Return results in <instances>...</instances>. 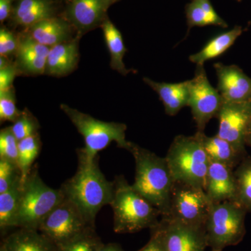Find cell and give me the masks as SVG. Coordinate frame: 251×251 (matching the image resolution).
Listing matches in <instances>:
<instances>
[{
	"instance_id": "obj_38",
	"label": "cell",
	"mask_w": 251,
	"mask_h": 251,
	"mask_svg": "<svg viewBox=\"0 0 251 251\" xmlns=\"http://www.w3.org/2000/svg\"><path fill=\"white\" fill-rule=\"evenodd\" d=\"M137 251H165L156 234L151 232V237L146 245Z\"/></svg>"
},
{
	"instance_id": "obj_26",
	"label": "cell",
	"mask_w": 251,
	"mask_h": 251,
	"mask_svg": "<svg viewBox=\"0 0 251 251\" xmlns=\"http://www.w3.org/2000/svg\"><path fill=\"white\" fill-rule=\"evenodd\" d=\"M236 196L233 202L251 211V156H247L234 169Z\"/></svg>"
},
{
	"instance_id": "obj_19",
	"label": "cell",
	"mask_w": 251,
	"mask_h": 251,
	"mask_svg": "<svg viewBox=\"0 0 251 251\" xmlns=\"http://www.w3.org/2000/svg\"><path fill=\"white\" fill-rule=\"evenodd\" d=\"M77 36L72 40L52 46L48 55L45 74L54 77H64L76 69L79 61V39Z\"/></svg>"
},
{
	"instance_id": "obj_36",
	"label": "cell",
	"mask_w": 251,
	"mask_h": 251,
	"mask_svg": "<svg viewBox=\"0 0 251 251\" xmlns=\"http://www.w3.org/2000/svg\"><path fill=\"white\" fill-rule=\"evenodd\" d=\"M196 1L211 18V21L214 23V25L219 26L223 28L228 27L227 23L222 18L220 17L219 14L216 12L211 4L210 0H196Z\"/></svg>"
},
{
	"instance_id": "obj_29",
	"label": "cell",
	"mask_w": 251,
	"mask_h": 251,
	"mask_svg": "<svg viewBox=\"0 0 251 251\" xmlns=\"http://www.w3.org/2000/svg\"><path fill=\"white\" fill-rule=\"evenodd\" d=\"M15 136L18 141L39 133L40 125L32 113L27 108L23 110L21 116L11 126Z\"/></svg>"
},
{
	"instance_id": "obj_4",
	"label": "cell",
	"mask_w": 251,
	"mask_h": 251,
	"mask_svg": "<svg viewBox=\"0 0 251 251\" xmlns=\"http://www.w3.org/2000/svg\"><path fill=\"white\" fill-rule=\"evenodd\" d=\"M22 184L16 216V228L39 230L44 219L65 196L61 188H50L43 181L37 164L32 167Z\"/></svg>"
},
{
	"instance_id": "obj_10",
	"label": "cell",
	"mask_w": 251,
	"mask_h": 251,
	"mask_svg": "<svg viewBox=\"0 0 251 251\" xmlns=\"http://www.w3.org/2000/svg\"><path fill=\"white\" fill-rule=\"evenodd\" d=\"M188 82V106L191 109L198 131L204 132L208 122L213 117H217L225 100L208 80L204 66H197L194 77Z\"/></svg>"
},
{
	"instance_id": "obj_15",
	"label": "cell",
	"mask_w": 251,
	"mask_h": 251,
	"mask_svg": "<svg viewBox=\"0 0 251 251\" xmlns=\"http://www.w3.org/2000/svg\"><path fill=\"white\" fill-rule=\"evenodd\" d=\"M214 67L218 77L217 90L225 101L251 100V78L240 68L219 62Z\"/></svg>"
},
{
	"instance_id": "obj_2",
	"label": "cell",
	"mask_w": 251,
	"mask_h": 251,
	"mask_svg": "<svg viewBox=\"0 0 251 251\" xmlns=\"http://www.w3.org/2000/svg\"><path fill=\"white\" fill-rule=\"evenodd\" d=\"M128 151L135 163L132 186L160 211L161 216H168L175 181L166 157L158 156L132 142Z\"/></svg>"
},
{
	"instance_id": "obj_28",
	"label": "cell",
	"mask_w": 251,
	"mask_h": 251,
	"mask_svg": "<svg viewBox=\"0 0 251 251\" xmlns=\"http://www.w3.org/2000/svg\"><path fill=\"white\" fill-rule=\"evenodd\" d=\"M103 244L95 228H92L57 248V251H99Z\"/></svg>"
},
{
	"instance_id": "obj_40",
	"label": "cell",
	"mask_w": 251,
	"mask_h": 251,
	"mask_svg": "<svg viewBox=\"0 0 251 251\" xmlns=\"http://www.w3.org/2000/svg\"><path fill=\"white\" fill-rule=\"evenodd\" d=\"M245 143L246 145L251 147V120L249 126H248L247 132H246Z\"/></svg>"
},
{
	"instance_id": "obj_44",
	"label": "cell",
	"mask_w": 251,
	"mask_h": 251,
	"mask_svg": "<svg viewBox=\"0 0 251 251\" xmlns=\"http://www.w3.org/2000/svg\"><path fill=\"white\" fill-rule=\"evenodd\" d=\"M211 251H219L211 250Z\"/></svg>"
},
{
	"instance_id": "obj_43",
	"label": "cell",
	"mask_w": 251,
	"mask_h": 251,
	"mask_svg": "<svg viewBox=\"0 0 251 251\" xmlns=\"http://www.w3.org/2000/svg\"><path fill=\"white\" fill-rule=\"evenodd\" d=\"M236 1H240L241 0H236Z\"/></svg>"
},
{
	"instance_id": "obj_3",
	"label": "cell",
	"mask_w": 251,
	"mask_h": 251,
	"mask_svg": "<svg viewBox=\"0 0 251 251\" xmlns=\"http://www.w3.org/2000/svg\"><path fill=\"white\" fill-rule=\"evenodd\" d=\"M113 230L118 234L135 233L151 229L159 223L161 212L130 185L123 175L113 181Z\"/></svg>"
},
{
	"instance_id": "obj_22",
	"label": "cell",
	"mask_w": 251,
	"mask_h": 251,
	"mask_svg": "<svg viewBox=\"0 0 251 251\" xmlns=\"http://www.w3.org/2000/svg\"><path fill=\"white\" fill-rule=\"evenodd\" d=\"M201 133L203 148L211 162H216L234 170L245 157L239 153L228 141L217 134L207 136L204 132Z\"/></svg>"
},
{
	"instance_id": "obj_7",
	"label": "cell",
	"mask_w": 251,
	"mask_h": 251,
	"mask_svg": "<svg viewBox=\"0 0 251 251\" xmlns=\"http://www.w3.org/2000/svg\"><path fill=\"white\" fill-rule=\"evenodd\" d=\"M247 212L233 201L212 203L205 224L207 247L222 251L242 242L246 234Z\"/></svg>"
},
{
	"instance_id": "obj_16",
	"label": "cell",
	"mask_w": 251,
	"mask_h": 251,
	"mask_svg": "<svg viewBox=\"0 0 251 251\" xmlns=\"http://www.w3.org/2000/svg\"><path fill=\"white\" fill-rule=\"evenodd\" d=\"M20 37L19 46L15 55V63L20 74L29 76L45 74L50 48L39 44L24 31Z\"/></svg>"
},
{
	"instance_id": "obj_25",
	"label": "cell",
	"mask_w": 251,
	"mask_h": 251,
	"mask_svg": "<svg viewBox=\"0 0 251 251\" xmlns=\"http://www.w3.org/2000/svg\"><path fill=\"white\" fill-rule=\"evenodd\" d=\"M22 186L21 177L7 191L0 193V231L4 237L10 229L16 228Z\"/></svg>"
},
{
	"instance_id": "obj_5",
	"label": "cell",
	"mask_w": 251,
	"mask_h": 251,
	"mask_svg": "<svg viewBox=\"0 0 251 251\" xmlns=\"http://www.w3.org/2000/svg\"><path fill=\"white\" fill-rule=\"evenodd\" d=\"M166 158L175 181L204 189L209 161L201 133L175 137Z\"/></svg>"
},
{
	"instance_id": "obj_31",
	"label": "cell",
	"mask_w": 251,
	"mask_h": 251,
	"mask_svg": "<svg viewBox=\"0 0 251 251\" xmlns=\"http://www.w3.org/2000/svg\"><path fill=\"white\" fill-rule=\"evenodd\" d=\"M18 143L11 126L0 130V158L18 166Z\"/></svg>"
},
{
	"instance_id": "obj_24",
	"label": "cell",
	"mask_w": 251,
	"mask_h": 251,
	"mask_svg": "<svg viewBox=\"0 0 251 251\" xmlns=\"http://www.w3.org/2000/svg\"><path fill=\"white\" fill-rule=\"evenodd\" d=\"M100 28L103 31L104 39L110 52V67L119 74L126 75L132 70L127 69L123 62L127 49L124 43L122 33L110 21L108 16L105 18Z\"/></svg>"
},
{
	"instance_id": "obj_34",
	"label": "cell",
	"mask_w": 251,
	"mask_h": 251,
	"mask_svg": "<svg viewBox=\"0 0 251 251\" xmlns=\"http://www.w3.org/2000/svg\"><path fill=\"white\" fill-rule=\"evenodd\" d=\"M19 36L4 27L0 29V57L9 58L16 55L19 46Z\"/></svg>"
},
{
	"instance_id": "obj_17",
	"label": "cell",
	"mask_w": 251,
	"mask_h": 251,
	"mask_svg": "<svg viewBox=\"0 0 251 251\" xmlns=\"http://www.w3.org/2000/svg\"><path fill=\"white\" fill-rule=\"evenodd\" d=\"M234 171L221 163L210 161L204 190L211 202L234 201L236 181Z\"/></svg>"
},
{
	"instance_id": "obj_11",
	"label": "cell",
	"mask_w": 251,
	"mask_h": 251,
	"mask_svg": "<svg viewBox=\"0 0 251 251\" xmlns=\"http://www.w3.org/2000/svg\"><path fill=\"white\" fill-rule=\"evenodd\" d=\"M150 232L156 234L165 251H205L208 247L205 229L165 216Z\"/></svg>"
},
{
	"instance_id": "obj_37",
	"label": "cell",
	"mask_w": 251,
	"mask_h": 251,
	"mask_svg": "<svg viewBox=\"0 0 251 251\" xmlns=\"http://www.w3.org/2000/svg\"><path fill=\"white\" fill-rule=\"evenodd\" d=\"M16 0H0V23L9 21Z\"/></svg>"
},
{
	"instance_id": "obj_20",
	"label": "cell",
	"mask_w": 251,
	"mask_h": 251,
	"mask_svg": "<svg viewBox=\"0 0 251 251\" xmlns=\"http://www.w3.org/2000/svg\"><path fill=\"white\" fill-rule=\"evenodd\" d=\"M0 251H57V248L39 230L18 228L5 236Z\"/></svg>"
},
{
	"instance_id": "obj_27",
	"label": "cell",
	"mask_w": 251,
	"mask_h": 251,
	"mask_svg": "<svg viewBox=\"0 0 251 251\" xmlns=\"http://www.w3.org/2000/svg\"><path fill=\"white\" fill-rule=\"evenodd\" d=\"M41 140L39 133L25 138L18 143V166L22 183L27 179L33 164L41 150Z\"/></svg>"
},
{
	"instance_id": "obj_9",
	"label": "cell",
	"mask_w": 251,
	"mask_h": 251,
	"mask_svg": "<svg viewBox=\"0 0 251 251\" xmlns=\"http://www.w3.org/2000/svg\"><path fill=\"white\" fill-rule=\"evenodd\" d=\"M92 228L95 227L89 224L77 206L64 198L44 219L39 231L57 247Z\"/></svg>"
},
{
	"instance_id": "obj_1",
	"label": "cell",
	"mask_w": 251,
	"mask_h": 251,
	"mask_svg": "<svg viewBox=\"0 0 251 251\" xmlns=\"http://www.w3.org/2000/svg\"><path fill=\"white\" fill-rule=\"evenodd\" d=\"M78 166L75 174L61 186L66 198L72 201L90 226L95 227L97 214L110 205L113 198V181L100 171L99 157L89 159L81 149L77 150Z\"/></svg>"
},
{
	"instance_id": "obj_33",
	"label": "cell",
	"mask_w": 251,
	"mask_h": 251,
	"mask_svg": "<svg viewBox=\"0 0 251 251\" xmlns=\"http://www.w3.org/2000/svg\"><path fill=\"white\" fill-rule=\"evenodd\" d=\"M21 177L17 165L0 158V193L7 191Z\"/></svg>"
},
{
	"instance_id": "obj_13",
	"label": "cell",
	"mask_w": 251,
	"mask_h": 251,
	"mask_svg": "<svg viewBox=\"0 0 251 251\" xmlns=\"http://www.w3.org/2000/svg\"><path fill=\"white\" fill-rule=\"evenodd\" d=\"M110 6L106 0H70L64 6L62 16L81 37L100 27L108 16Z\"/></svg>"
},
{
	"instance_id": "obj_30",
	"label": "cell",
	"mask_w": 251,
	"mask_h": 251,
	"mask_svg": "<svg viewBox=\"0 0 251 251\" xmlns=\"http://www.w3.org/2000/svg\"><path fill=\"white\" fill-rule=\"evenodd\" d=\"M23 110L16 107L15 88L0 91V122H10L14 123L21 116Z\"/></svg>"
},
{
	"instance_id": "obj_41",
	"label": "cell",
	"mask_w": 251,
	"mask_h": 251,
	"mask_svg": "<svg viewBox=\"0 0 251 251\" xmlns=\"http://www.w3.org/2000/svg\"><path fill=\"white\" fill-rule=\"evenodd\" d=\"M56 1H59V3H61L63 5V6H65V5L69 2L70 0H56Z\"/></svg>"
},
{
	"instance_id": "obj_21",
	"label": "cell",
	"mask_w": 251,
	"mask_h": 251,
	"mask_svg": "<svg viewBox=\"0 0 251 251\" xmlns=\"http://www.w3.org/2000/svg\"><path fill=\"white\" fill-rule=\"evenodd\" d=\"M143 81L158 94L167 115L175 116L181 109L188 106L189 98L188 80L179 83H167L143 77Z\"/></svg>"
},
{
	"instance_id": "obj_23",
	"label": "cell",
	"mask_w": 251,
	"mask_h": 251,
	"mask_svg": "<svg viewBox=\"0 0 251 251\" xmlns=\"http://www.w3.org/2000/svg\"><path fill=\"white\" fill-rule=\"evenodd\" d=\"M244 31L241 26H235L233 29L219 34L211 39L201 51L191 54L189 60L196 64V67H202L209 59L216 58L226 52Z\"/></svg>"
},
{
	"instance_id": "obj_14",
	"label": "cell",
	"mask_w": 251,
	"mask_h": 251,
	"mask_svg": "<svg viewBox=\"0 0 251 251\" xmlns=\"http://www.w3.org/2000/svg\"><path fill=\"white\" fill-rule=\"evenodd\" d=\"M64 8L56 0H16L9 22L13 27L25 30L41 21L61 16Z\"/></svg>"
},
{
	"instance_id": "obj_35",
	"label": "cell",
	"mask_w": 251,
	"mask_h": 251,
	"mask_svg": "<svg viewBox=\"0 0 251 251\" xmlns=\"http://www.w3.org/2000/svg\"><path fill=\"white\" fill-rule=\"evenodd\" d=\"M19 74V71L15 62H10L6 67L0 69V91L12 88L15 78Z\"/></svg>"
},
{
	"instance_id": "obj_42",
	"label": "cell",
	"mask_w": 251,
	"mask_h": 251,
	"mask_svg": "<svg viewBox=\"0 0 251 251\" xmlns=\"http://www.w3.org/2000/svg\"><path fill=\"white\" fill-rule=\"evenodd\" d=\"M108 1L110 6H112V4H115V3L117 2V1H120V0H106Z\"/></svg>"
},
{
	"instance_id": "obj_18",
	"label": "cell",
	"mask_w": 251,
	"mask_h": 251,
	"mask_svg": "<svg viewBox=\"0 0 251 251\" xmlns=\"http://www.w3.org/2000/svg\"><path fill=\"white\" fill-rule=\"evenodd\" d=\"M23 31L39 44L51 48L72 40L75 31L61 15L41 21Z\"/></svg>"
},
{
	"instance_id": "obj_6",
	"label": "cell",
	"mask_w": 251,
	"mask_h": 251,
	"mask_svg": "<svg viewBox=\"0 0 251 251\" xmlns=\"http://www.w3.org/2000/svg\"><path fill=\"white\" fill-rule=\"evenodd\" d=\"M60 109L83 137L85 148L81 150L89 159L99 156V151L112 142H115L120 148L127 151L129 149L130 142L126 139L127 126L125 124L100 121L67 104H61Z\"/></svg>"
},
{
	"instance_id": "obj_39",
	"label": "cell",
	"mask_w": 251,
	"mask_h": 251,
	"mask_svg": "<svg viewBox=\"0 0 251 251\" xmlns=\"http://www.w3.org/2000/svg\"><path fill=\"white\" fill-rule=\"evenodd\" d=\"M99 251H125L122 249L121 245L116 243H109L104 244L100 248Z\"/></svg>"
},
{
	"instance_id": "obj_8",
	"label": "cell",
	"mask_w": 251,
	"mask_h": 251,
	"mask_svg": "<svg viewBox=\"0 0 251 251\" xmlns=\"http://www.w3.org/2000/svg\"><path fill=\"white\" fill-rule=\"evenodd\" d=\"M212 202L203 188L175 181L172 191L169 214L165 217L205 229Z\"/></svg>"
},
{
	"instance_id": "obj_12",
	"label": "cell",
	"mask_w": 251,
	"mask_h": 251,
	"mask_svg": "<svg viewBox=\"0 0 251 251\" xmlns=\"http://www.w3.org/2000/svg\"><path fill=\"white\" fill-rule=\"evenodd\" d=\"M216 118L219 122L217 135L228 141L239 153L247 156L245 135L251 120V100L225 101Z\"/></svg>"
},
{
	"instance_id": "obj_32",
	"label": "cell",
	"mask_w": 251,
	"mask_h": 251,
	"mask_svg": "<svg viewBox=\"0 0 251 251\" xmlns=\"http://www.w3.org/2000/svg\"><path fill=\"white\" fill-rule=\"evenodd\" d=\"M186 15L187 18L188 31L192 27H204L214 25L211 18L198 4L196 0H191L186 6Z\"/></svg>"
}]
</instances>
